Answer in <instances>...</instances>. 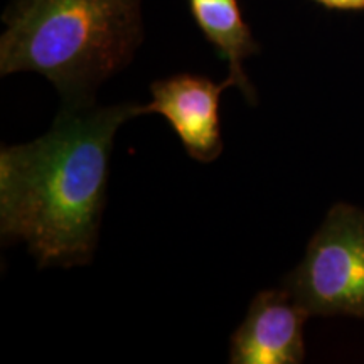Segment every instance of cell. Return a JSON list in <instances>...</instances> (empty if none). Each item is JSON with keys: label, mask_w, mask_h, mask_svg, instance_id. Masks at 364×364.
<instances>
[{"label": "cell", "mask_w": 364, "mask_h": 364, "mask_svg": "<svg viewBox=\"0 0 364 364\" xmlns=\"http://www.w3.org/2000/svg\"><path fill=\"white\" fill-rule=\"evenodd\" d=\"M144 105H63L48 134L0 150V231L41 267L85 265L97 248L115 134Z\"/></svg>", "instance_id": "6da1fadb"}, {"label": "cell", "mask_w": 364, "mask_h": 364, "mask_svg": "<svg viewBox=\"0 0 364 364\" xmlns=\"http://www.w3.org/2000/svg\"><path fill=\"white\" fill-rule=\"evenodd\" d=\"M2 21L0 75L39 73L65 105L93 103L144 39L142 0H12Z\"/></svg>", "instance_id": "7a4b0ae2"}, {"label": "cell", "mask_w": 364, "mask_h": 364, "mask_svg": "<svg viewBox=\"0 0 364 364\" xmlns=\"http://www.w3.org/2000/svg\"><path fill=\"white\" fill-rule=\"evenodd\" d=\"M285 289L309 316L364 318V211L336 204Z\"/></svg>", "instance_id": "3957f363"}, {"label": "cell", "mask_w": 364, "mask_h": 364, "mask_svg": "<svg viewBox=\"0 0 364 364\" xmlns=\"http://www.w3.org/2000/svg\"><path fill=\"white\" fill-rule=\"evenodd\" d=\"M228 88H233L230 80L215 83L206 76L181 73L150 85L152 102L144 105V115H162L189 157L213 162L223 152L220 98Z\"/></svg>", "instance_id": "277c9868"}, {"label": "cell", "mask_w": 364, "mask_h": 364, "mask_svg": "<svg viewBox=\"0 0 364 364\" xmlns=\"http://www.w3.org/2000/svg\"><path fill=\"white\" fill-rule=\"evenodd\" d=\"M309 317V312L287 289L260 292L231 338L230 363H302L306 359L304 324Z\"/></svg>", "instance_id": "5b68a950"}, {"label": "cell", "mask_w": 364, "mask_h": 364, "mask_svg": "<svg viewBox=\"0 0 364 364\" xmlns=\"http://www.w3.org/2000/svg\"><path fill=\"white\" fill-rule=\"evenodd\" d=\"M191 14L208 43L230 68L228 80L248 103H257V91L245 73V59L260 51L252 29L245 21L238 0H188Z\"/></svg>", "instance_id": "8992f818"}, {"label": "cell", "mask_w": 364, "mask_h": 364, "mask_svg": "<svg viewBox=\"0 0 364 364\" xmlns=\"http://www.w3.org/2000/svg\"><path fill=\"white\" fill-rule=\"evenodd\" d=\"M334 11H364V0H314Z\"/></svg>", "instance_id": "52a82bcc"}]
</instances>
